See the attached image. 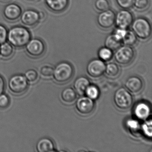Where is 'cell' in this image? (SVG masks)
Listing matches in <instances>:
<instances>
[{"mask_svg":"<svg viewBox=\"0 0 152 152\" xmlns=\"http://www.w3.org/2000/svg\"><path fill=\"white\" fill-rule=\"evenodd\" d=\"M31 39V32L24 26H13L8 32L7 41L15 48H20L25 47Z\"/></svg>","mask_w":152,"mask_h":152,"instance_id":"obj_1","label":"cell"},{"mask_svg":"<svg viewBox=\"0 0 152 152\" xmlns=\"http://www.w3.org/2000/svg\"><path fill=\"white\" fill-rule=\"evenodd\" d=\"M132 31L137 38L146 40L151 36L152 28L148 20L144 18H138L133 20L131 25Z\"/></svg>","mask_w":152,"mask_h":152,"instance_id":"obj_2","label":"cell"},{"mask_svg":"<svg viewBox=\"0 0 152 152\" xmlns=\"http://www.w3.org/2000/svg\"><path fill=\"white\" fill-rule=\"evenodd\" d=\"M73 72V68L71 64L66 62H61L54 69L53 77L57 82H66L71 79Z\"/></svg>","mask_w":152,"mask_h":152,"instance_id":"obj_3","label":"cell"},{"mask_svg":"<svg viewBox=\"0 0 152 152\" xmlns=\"http://www.w3.org/2000/svg\"><path fill=\"white\" fill-rule=\"evenodd\" d=\"M114 101L116 106L122 110H126L131 106L133 98L131 93L123 88L118 89L114 95Z\"/></svg>","mask_w":152,"mask_h":152,"instance_id":"obj_4","label":"cell"},{"mask_svg":"<svg viewBox=\"0 0 152 152\" xmlns=\"http://www.w3.org/2000/svg\"><path fill=\"white\" fill-rule=\"evenodd\" d=\"M8 86L12 93L16 95H21L25 92L28 89V81L24 75H16L10 79Z\"/></svg>","mask_w":152,"mask_h":152,"instance_id":"obj_5","label":"cell"},{"mask_svg":"<svg viewBox=\"0 0 152 152\" xmlns=\"http://www.w3.org/2000/svg\"><path fill=\"white\" fill-rule=\"evenodd\" d=\"M135 57V52L131 47L124 45L116 50L114 58L116 62L121 65L129 64L132 62Z\"/></svg>","mask_w":152,"mask_h":152,"instance_id":"obj_6","label":"cell"},{"mask_svg":"<svg viewBox=\"0 0 152 152\" xmlns=\"http://www.w3.org/2000/svg\"><path fill=\"white\" fill-rule=\"evenodd\" d=\"M27 54L34 58H38L44 54L46 46L44 42L38 38L31 39L25 46Z\"/></svg>","mask_w":152,"mask_h":152,"instance_id":"obj_7","label":"cell"},{"mask_svg":"<svg viewBox=\"0 0 152 152\" xmlns=\"http://www.w3.org/2000/svg\"><path fill=\"white\" fill-rule=\"evenodd\" d=\"M134 20L132 13L128 10L122 9L115 15V23L117 28L127 29Z\"/></svg>","mask_w":152,"mask_h":152,"instance_id":"obj_8","label":"cell"},{"mask_svg":"<svg viewBox=\"0 0 152 152\" xmlns=\"http://www.w3.org/2000/svg\"><path fill=\"white\" fill-rule=\"evenodd\" d=\"M20 19L25 26L32 27L37 25L41 18L39 12L34 10L28 9L22 13Z\"/></svg>","mask_w":152,"mask_h":152,"instance_id":"obj_9","label":"cell"},{"mask_svg":"<svg viewBox=\"0 0 152 152\" xmlns=\"http://www.w3.org/2000/svg\"><path fill=\"white\" fill-rule=\"evenodd\" d=\"M23 13L22 8L16 3H11L7 5L3 10L5 19L9 22H14L19 20Z\"/></svg>","mask_w":152,"mask_h":152,"instance_id":"obj_10","label":"cell"},{"mask_svg":"<svg viewBox=\"0 0 152 152\" xmlns=\"http://www.w3.org/2000/svg\"><path fill=\"white\" fill-rule=\"evenodd\" d=\"M106 65L100 59H94L88 64L87 72L93 78H98L102 76L105 71Z\"/></svg>","mask_w":152,"mask_h":152,"instance_id":"obj_11","label":"cell"},{"mask_svg":"<svg viewBox=\"0 0 152 152\" xmlns=\"http://www.w3.org/2000/svg\"><path fill=\"white\" fill-rule=\"evenodd\" d=\"M115 15L114 12L111 10L102 11L97 16L98 24L104 29L111 28L115 24Z\"/></svg>","mask_w":152,"mask_h":152,"instance_id":"obj_12","label":"cell"},{"mask_svg":"<svg viewBox=\"0 0 152 152\" xmlns=\"http://www.w3.org/2000/svg\"><path fill=\"white\" fill-rule=\"evenodd\" d=\"M95 107L94 100L88 96L81 97L76 101V109L82 114L88 115L94 111Z\"/></svg>","mask_w":152,"mask_h":152,"instance_id":"obj_13","label":"cell"},{"mask_svg":"<svg viewBox=\"0 0 152 152\" xmlns=\"http://www.w3.org/2000/svg\"><path fill=\"white\" fill-rule=\"evenodd\" d=\"M151 113V108L147 103L140 102L135 105L133 113L136 118L139 120H145L149 116Z\"/></svg>","mask_w":152,"mask_h":152,"instance_id":"obj_14","label":"cell"},{"mask_svg":"<svg viewBox=\"0 0 152 152\" xmlns=\"http://www.w3.org/2000/svg\"><path fill=\"white\" fill-rule=\"evenodd\" d=\"M49 9L55 13H61L68 7L69 0H45Z\"/></svg>","mask_w":152,"mask_h":152,"instance_id":"obj_15","label":"cell"},{"mask_svg":"<svg viewBox=\"0 0 152 152\" xmlns=\"http://www.w3.org/2000/svg\"><path fill=\"white\" fill-rule=\"evenodd\" d=\"M125 86L127 90L131 92L138 93L143 88V81L139 77L131 76L126 81Z\"/></svg>","mask_w":152,"mask_h":152,"instance_id":"obj_16","label":"cell"},{"mask_svg":"<svg viewBox=\"0 0 152 152\" xmlns=\"http://www.w3.org/2000/svg\"><path fill=\"white\" fill-rule=\"evenodd\" d=\"M36 148L39 152H51L55 151L53 141L48 138H42L39 140Z\"/></svg>","mask_w":152,"mask_h":152,"instance_id":"obj_17","label":"cell"},{"mask_svg":"<svg viewBox=\"0 0 152 152\" xmlns=\"http://www.w3.org/2000/svg\"><path fill=\"white\" fill-rule=\"evenodd\" d=\"M90 83L88 78L83 76L78 77L75 81L74 87L75 91L80 95L84 94Z\"/></svg>","mask_w":152,"mask_h":152,"instance_id":"obj_18","label":"cell"},{"mask_svg":"<svg viewBox=\"0 0 152 152\" xmlns=\"http://www.w3.org/2000/svg\"><path fill=\"white\" fill-rule=\"evenodd\" d=\"M121 41L116 38L114 34L108 35L105 40V47L112 51L116 50L121 47Z\"/></svg>","mask_w":152,"mask_h":152,"instance_id":"obj_19","label":"cell"},{"mask_svg":"<svg viewBox=\"0 0 152 152\" xmlns=\"http://www.w3.org/2000/svg\"><path fill=\"white\" fill-rule=\"evenodd\" d=\"M126 124L132 135L135 137L140 136L141 132V125L138 121L134 119H129L126 121Z\"/></svg>","mask_w":152,"mask_h":152,"instance_id":"obj_20","label":"cell"},{"mask_svg":"<svg viewBox=\"0 0 152 152\" xmlns=\"http://www.w3.org/2000/svg\"><path fill=\"white\" fill-rule=\"evenodd\" d=\"M62 100L66 103H72L74 102L77 98L76 91L71 88H65L61 93Z\"/></svg>","mask_w":152,"mask_h":152,"instance_id":"obj_21","label":"cell"},{"mask_svg":"<svg viewBox=\"0 0 152 152\" xmlns=\"http://www.w3.org/2000/svg\"><path fill=\"white\" fill-rule=\"evenodd\" d=\"M14 47L7 42L0 45V56L4 58L10 57L14 53Z\"/></svg>","mask_w":152,"mask_h":152,"instance_id":"obj_22","label":"cell"},{"mask_svg":"<svg viewBox=\"0 0 152 152\" xmlns=\"http://www.w3.org/2000/svg\"><path fill=\"white\" fill-rule=\"evenodd\" d=\"M137 41V37L134 32L132 30H127V33L122 40L121 42L124 45L132 47L136 44Z\"/></svg>","mask_w":152,"mask_h":152,"instance_id":"obj_23","label":"cell"},{"mask_svg":"<svg viewBox=\"0 0 152 152\" xmlns=\"http://www.w3.org/2000/svg\"><path fill=\"white\" fill-rule=\"evenodd\" d=\"M105 72L109 77H116L120 73V68L115 63H109L106 66Z\"/></svg>","mask_w":152,"mask_h":152,"instance_id":"obj_24","label":"cell"},{"mask_svg":"<svg viewBox=\"0 0 152 152\" xmlns=\"http://www.w3.org/2000/svg\"><path fill=\"white\" fill-rule=\"evenodd\" d=\"M98 56L102 61H108L113 58V51L105 47L101 48L99 50Z\"/></svg>","mask_w":152,"mask_h":152,"instance_id":"obj_25","label":"cell"},{"mask_svg":"<svg viewBox=\"0 0 152 152\" xmlns=\"http://www.w3.org/2000/svg\"><path fill=\"white\" fill-rule=\"evenodd\" d=\"M85 93L87 95V96L93 100L97 99L99 97V90L95 85H90L86 89Z\"/></svg>","mask_w":152,"mask_h":152,"instance_id":"obj_26","label":"cell"},{"mask_svg":"<svg viewBox=\"0 0 152 152\" xmlns=\"http://www.w3.org/2000/svg\"><path fill=\"white\" fill-rule=\"evenodd\" d=\"M152 120L151 119L146 121L141 125V132H143L148 137H152Z\"/></svg>","mask_w":152,"mask_h":152,"instance_id":"obj_27","label":"cell"},{"mask_svg":"<svg viewBox=\"0 0 152 152\" xmlns=\"http://www.w3.org/2000/svg\"><path fill=\"white\" fill-rule=\"evenodd\" d=\"M95 7L98 10L102 12L109 9L110 3L108 0H96Z\"/></svg>","mask_w":152,"mask_h":152,"instance_id":"obj_28","label":"cell"},{"mask_svg":"<svg viewBox=\"0 0 152 152\" xmlns=\"http://www.w3.org/2000/svg\"><path fill=\"white\" fill-rule=\"evenodd\" d=\"M149 0H134L133 6L137 10L143 11L148 8Z\"/></svg>","mask_w":152,"mask_h":152,"instance_id":"obj_29","label":"cell"},{"mask_svg":"<svg viewBox=\"0 0 152 152\" xmlns=\"http://www.w3.org/2000/svg\"><path fill=\"white\" fill-rule=\"evenodd\" d=\"M115 1L122 9L128 10L133 7L134 0H115Z\"/></svg>","mask_w":152,"mask_h":152,"instance_id":"obj_30","label":"cell"},{"mask_svg":"<svg viewBox=\"0 0 152 152\" xmlns=\"http://www.w3.org/2000/svg\"><path fill=\"white\" fill-rule=\"evenodd\" d=\"M24 76L28 81L31 83L36 81L38 79V73L33 69H31L26 71Z\"/></svg>","mask_w":152,"mask_h":152,"instance_id":"obj_31","label":"cell"},{"mask_svg":"<svg viewBox=\"0 0 152 152\" xmlns=\"http://www.w3.org/2000/svg\"><path fill=\"white\" fill-rule=\"evenodd\" d=\"M10 104V99L6 94L0 95V108L5 109L7 108Z\"/></svg>","mask_w":152,"mask_h":152,"instance_id":"obj_32","label":"cell"},{"mask_svg":"<svg viewBox=\"0 0 152 152\" xmlns=\"http://www.w3.org/2000/svg\"><path fill=\"white\" fill-rule=\"evenodd\" d=\"M8 32L7 27L0 24V45L7 41Z\"/></svg>","mask_w":152,"mask_h":152,"instance_id":"obj_33","label":"cell"},{"mask_svg":"<svg viewBox=\"0 0 152 152\" xmlns=\"http://www.w3.org/2000/svg\"><path fill=\"white\" fill-rule=\"evenodd\" d=\"M54 68L49 66H42L40 70V73L44 77H50L53 76Z\"/></svg>","mask_w":152,"mask_h":152,"instance_id":"obj_34","label":"cell"},{"mask_svg":"<svg viewBox=\"0 0 152 152\" xmlns=\"http://www.w3.org/2000/svg\"><path fill=\"white\" fill-rule=\"evenodd\" d=\"M127 30H128L127 29L117 28V29L115 31L113 34L116 38H118L120 40L122 41L126 34Z\"/></svg>","mask_w":152,"mask_h":152,"instance_id":"obj_35","label":"cell"},{"mask_svg":"<svg viewBox=\"0 0 152 152\" xmlns=\"http://www.w3.org/2000/svg\"><path fill=\"white\" fill-rule=\"evenodd\" d=\"M5 88V82L3 77L0 75V95L4 92Z\"/></svg>","mask_w":152,"mask_h":152,"instance_id":"obj_36","label":"cell"},{"mask_svg":"<svg viewBox=\"0 0 152 152\" xmlns=\"http://www.w3.org/2000/svg\"><path fill=\"white\" fill-rule=\"evenodd\" d=\"M1 1L3 2H7V1H10V0H1Z\"/></svg>","mask_w":152,"mask_h":152,"instance_id":"obj_37","label":"cell"}]
</instances>
